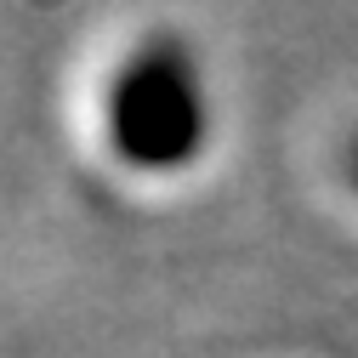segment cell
<instances>
[{"instance_id":"obj_1","label":"cell","mask_w":358,"mask_h":358,"mask_svg":"<svg viewBox=\"0 0 358 358\" xmlns=\"http://www.w3.org/2000/svg\"><path fill=\"white\" fill-rule=\"evenodd\" d=\"M210 143V92L194 46L154 29L103 80V148L137 176H176Z\"/></svg>"},{"instance_id":"obj_2","label":"cell","mask_w":358,"mask_h":358,"mask_svg":"<svg viewBox=\"0 0 358 358\" xmlns=\"http://www.w3.org/2000/svg\"><path fill=\"white\" fill-rule=\"evenodd\" d=\"M347 182H352V194H358V143L347 148Z\"/></svg>"}]
</instances>
